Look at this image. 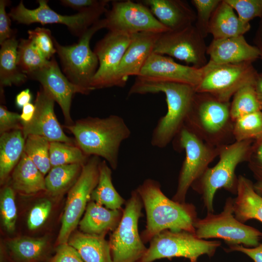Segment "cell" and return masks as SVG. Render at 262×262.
Returning <instances> with one entry per match:
<instances>
[{
	"label": "cell",
	"mask_w": 262,
	"mask_h": 262,
	"mask_svg": "<svg viewBox=\"0 0 262 262\" xmlns=\"http://www.w3.org/2000/svg\"><path fill=\"white\" fill-rule=\"evenodd\" d=\"M104 19L106 28L111 32L133 34L169 31L139 1H113L112 8L105 13Z\"/></svg>",
	"instance_id": "cell-15"
},
{
	"label": "cell",
	"mask_w": 262,
	"mask_h": 262,
	"mask_svg": "<svg viewBox=\"0 0 262 262\" xmlns=\"http://www.w3.org/2000/svg\"><path fill=\"white\" fill-rule=\"evenodd\" d=\"M160 92L165 96L167 110L153 131L151 144L154 147L164 148L184 125L196 92L195 87L188 84L137 76L128 96Z\"/></svg>",
	"instance_id": "cell-1"
},
{
	"label": "cell",
	"mask_w": 262,
	"mask_h": 262,
	"mask_svg": "<svg viewBox=\"0 0 262 262\" xmlns=\"http://www.w3.org/2000/svg\"><path fill=\"white\" fill-rule=\"evenodd\" d=\"M61 3L65 6L84 12L101 7L107 6L111 0H61Z\"/></svg>",
	"instance_id": "cell-47"
},
{
	"label": "cell",
	"mask_w": 262,
	"mask_h": 262,
	"mask_svg": "<svg viewBox=\"0 0 262 262\" xmlns=\"http://www.w3.org/2000/svg\"><path fill=\"white\" fill-rule=\"evenodd\" d=\"M254 43L255 46L260 52V58L262 59V20L259 23V26L256 32Z\"/></svg>",
	"instance_id": "cell-51"
},
{
	"label": "cell",
	"mask_w": 262,
	"mask_h": 262,
	"mask_svg": "<svg viewBox=\"0 0 262 262\" xmlns=\"http://www.w3.org/2000/svg\"><path fill=\"white\" fill-rule=\"evenodd\" d=\"M19 41L15 35L0 44V88L24 83L28 76L23 73L17 65V48Z\"/></svg>",
	"instance_id": "cell-29"
},
{
	"label": "cell",
	"mask_w": 262,
	"mask_h": 262,
	"mask_svg": "<svg viewBox=\"0 0 262 262\" xmlns=\"http://www.w3.org/2000/svg\"><path fill=\"white\" fill-rule=\"evenodd\" d=\"M0 210L3 226L7 231L13 232L17 219V209L15 190L10 185L5 186L1 191Z\"/></svg>",
	"instance_id": "cell-38"
},
{
	"label": "cell",
	"mask_w": 262,
	"mask_h": 262,
	"mask_svg": "<svg viewBox=\"0 0 262 262\" xmlns=\"http://www.w3.org/2000/svg\"><path fill=\"white\" fill-rule=\"evenodd\" d=\"M45 176L24 152L12 172L11 186L26 195L46 191Z\"/></svg>",
	"instance_id": "cell-26"
},
{
	"label": "cell",
	"mask_w": 262,
	"mask_h": 262,
	"mask_svg": "<svg viewBox=\"0 0 262 262\" xmlns=\"http://www.w3.org/2000/svg\"><path fill=\"white\" fill-rule=\"evenodd\" d=\"M221 245L220 241L200 239L195 233L187 231L165 230L150 240L149 247L137 262H152L174 257H183L190 262H197L201 255L213 257Z\"/></svg>",
	"instance_id": "cell-9"
},
{
	"label": "cell",
	"mask_w": 262,
	"mask_h": 262,
	"mask_svg": "<svg viewBox=\"0 0 262 262\" xmlns=\"http://www.w3.org/2000/svg\"><path fill=\"white\" fill-rule=\"evenodd\" d=\"M89 157L76 145L61 142H50L49 159L52 167L69 164L84 165Z\"/></svg>",
	"instance_id": "cell-36"
},
{
	"label": "cell",
	"mask_w": 262,
	"mask_h": 262,
	"mask_svg": "<svg viewBox=\"0 0 262 262\" xmlns=\"http://www.w3.org/2000/svg\"><path fill=\"white\" fill-rule=\"evenodd\" d=\"M49 262H84L77 250L68 243L59 244Z\"/></svg>",
	"instance_id": "cell-45"
},
{
	"label": "cell",
	"mask_w": 262,
	"mask_h": 262,
	"mask_svg": "<svg viewBox=\"0 0 262 262\" xmlns=\"http://www.w3.org/2000/svg\"><path fill=\"white\" fill-rule=\"evenodd\" d=\"M132 38V34L109 31L97 43L94 52L99 66L91 83L93 90L117 86L118 68Z\"/></svg>",
	"instance_id": "cell-16"
},
{
	"label": "cell",
	"mask_w": 262,
	"mask_h": 262,
	"mask_svg": "<svg viewBox=\"0 0 262 262\" xmlns=\"http://www.w3.org/2000/svg\"><path fill=\"white\" fill-rule=\"evenodd\" d=\"M112 173L108 163L105 160L100 161L98 182L92 193L91 199L109 209H121L125 201L113 185Z\"/></svg>",
	"instance_id": "cell-30"
},
{
	"label": "cell",
	"mask_w": 262,
	"mask_h": 262,
	"mask_svg": "<svg viewBox=\"0 0 262 262\" xmlns=\"http://www.w3.org/2000/svg\"><path fill=\"white\" fill-rule=\"evenodd\" d=\"M46 238H17L8 243L13 257L18 262H35L43 256L47 247Z\"/></svg>",
	"instance_id": "cell-32"
},
{
	"label": "cell",
	"mask_w": 262,
	"mask_h": 262,
	"mask_svg": "<svg viewBox=\"0 0 262 262\" xmlns=\"http://www.w3.org/2000/svg\"><path fill=\"white\" fill-rule=\"evenodd\" d=\"M225 250L226 252H241L250 258L253 262H262V243L253 247H247L243 245L229 246Z\"/></svg>",
	"instance_id": "cell-48"
},
{
	"label": "cell",
	"mask_w": 262,
	"mask_h": 262,
	"mask_svg": "<svg viewBox=\"0 0 262 262\" xmlns=\"http://www.w3.org/2000/svg\"><path fill=\"white\" fill-rule=\"evenodd\" d=\"M50 142L46 138L37 135H29L25 139L24 152L44 176L51 168L49 159Z\"/></svg>",
	"instance_id": "cell-35"
},
{
	"label": "cell",
	"mask_w": 262,
	"mask_h": 262,
	"mask_svg": "<svg viewBox=\"0 0 262 262\" xmlns=\"http://www.w3.org/2000/svg\"><path fill=\"white\" fill-rule=\"evenodd\" d=\"M255 191L260 195L262 196V181H257L254 183Z\"/></svg>",
	"instance_id": "cell-53"
},
{
	"label": "cell",
	"mask_w": 262,
	"mask_h": 262,
	"mask_svg": "<svg viewBox=\"0 0 262 262\" xmlns=\"http://www.w3.org/2000/svg\"><path fill=\"white\" fill-rule=\"evenodd\" d=\"M55 101L49 91L41 86L34 101L35 112L32 119L22 123V131L25 139L29 135L43 136L50 142H61L76 145L74 139L67 136L63 131L55 115Z\"/></svg>",
	"instance_id": "cell-17"
},
{
	"label": "cell",
	"mask_w": 262,
	"mask_h": 262,
	"mask_svg": "<svg viewBox=\"0 0 262 262\" xmlns=\"http://www.w3.org/2000/svg\"><path fill=\"white\" fill-rule=\"evenodd\" d=\"M207 46L204 38L194 24L182 29L161 33L157 39L153 52L166 54L193 66L201 68L207 62Z\"/></svg>",
	"instance_id": "cell-14"
},
{
	"label": "cell",
	"mask_w": 262,
	"mask_h": 262,
	"mask_svg": "<svg viewBox=\"0 0 262 262\" xmlns=\"http://www.w3.org/2000/svg\"><path fill=\"white\" fill-rule=\"evenodd\" d=\"M123 209L111 210L95 201L88 203L83 216L79 225L84 233L105 235L109 231H113L119 224Z\"/></svg>",
	"instance_id": "cell-23"
},
{
	"label": "cell",
	"mask_w": 262,
	"mask_h": 262,
	"mask_svg": "<svg viewBox=\"0 0 262 262\" xmlns=\"http://www.w3.org/2000/svg\"><path fill=\"white\" fill-rule=\"evenodd\" d=\"M262 110V104L257 96L254 84L247 85L240 89L233 95L230 102V114L233 122Z\"/></svg>",
	"instance_id": "cell-33"
},
{
	"label": "cell",
	"mask_w": 262,
	"mask_h": 262,
	"mask_svg": "<svg viewBox=\"0 0 262 262\" xmlns=\"http://www.w3.org/2000/svg\"><path fill=\"white\" fill-rule=\"evenodd\" d=\"M161 33L142 32L132 34L117 72V87H124L129 76H139L145 62L153 52L155 44Z\"/></svg>",
	"instance_id": "cell-20"
},
{
	"label": "cell",
	"mask_w": 262,
	"mask_h": 262,
	"mask_svg": "<svg viewBox=\"0 0 262 262\" xmlns=\"http://www.w3.org/2000/svg\"><path fill=\"white\" fill-rule=\"evenodd\" d=\"M37 8L29 9L25 7L23 1L13 7L9 15L19 23L30 25L34 23L61 24L66 25L74 35L80 37L89 27L99 20L106 13V6L84 11L70 15H62L51 9L46 0H38Z\"/></svg>",
	"instance_id": "cell-13"
},
{
	"label": "cell",
	"mask_w": 262,
	"mask_h": 262,
	"mask_svg": "<svg viewBox=\"0 0 262 262\" xmlns=\"http://www.w3.org/2000/svg\"><path fill=\"white\" fill-rule=\"evenodd\" d=\"M254 88L257 96L262 104V73H258L254 83Z\"/></svg>",
	"instance_id": "cell-52"
},
{
	"label": "cell",
	"mask_w": 262,
	"mask_h": 262,
	"mask_svg": "<svg viewBox=\"0 0 262 262\" xmlns=\"http://www.w3.org/2000/svg\"><path fill=\"white\" fill-rule=\"evenodd\" d=\"M247 162L254 178L262 181V137L254 141Z\"/></svg>",
	"instance_id": "cell-43"
},
{
	"label": "cell",
	"mask_w": 262,
	"mask_h": 262,
	"mask_svg": "<svg viewBox=\"0 0 262 262\" xmlns=\"http://www.w3.org/2000/svg\"><path fill=\"white\" fill-rule=\"evenodd\" d=\"M100 162L99 157H90L70 188L57 239L59 244L67 243L72 232L79 225L91 199L92 193L98 184Z\"/></svg>",
	"instance_id": "cell-12"
},
{
	"label": "cell",
	"mask_w": 262,
	"mask_h": 262,
	"mask_svg": "<svg viewBox=\"0 0 262 262\" xmlns=\"http://www.w3.org/2000/svg\"><path fill=\"white\" fill-rule=\"evenodd\" d=\"M233 135L235 141L257 140L262 137V111L254 112L234 122Z\"/></svg>",
	"instance_id": "cell-37"
},
{
	"label": "cell",
	"mask_w": 262,
	"mask_h": 262,
	"mask_svg": "<svg viewBox=\"0 0 262 262\" xmlns=\"http://www.w3.org/2000/svg\"><path fill=\"white\" fill-rule=\"evenodd\" d=\"M221 0H192L191 1L196 11V20L194 25L204 38L209 34V25L212 15Z\"/></svg>",
	"instance_id": "cell-39"
},
{
	"label": "cell",
	"mask_w": 262,
	"mask_h": 262,
	"mask_svg": "<svg viewBox=\"0 0 262 262\" xmlns=\"http://www.w3.org/2000/svg\"><path fill=\"white\" fill-rule=\"evenodd\" d=\"M250 29V23L241 21L234 9L225 0H221L212 15L208 33L213 39H222L244 35Z\"/></svg>",
	"instance_id": "cell-25"
},
{
	"label": "cell",
	"mask_w": 262,
	"mask_h": 262,
	"mask_svg": "<svg viewBox=\"0 0 262 262\" xmlns=\"http://www.w3.org/2000/svg\"><path fill=\"white\" fill-rule=\"evenodd\" d=\"M83 165L75 164L52 167L45 177L47 193L56 196L71 188L79 177Z\"/></svg>",
	"instance_id": "cell-31"
},
{
	"label": "cell",
	"mask_w": 262,
	"mask_h": 262,
	"mask_svg": "<svg viewBox=\"0 0 262 262\" xmlns=\"http://www.w3.org/2000/svg\"><path fill=\"white\" fill-rule=\"evenodd\" d=\"M238 179L236 196L233 198L235 218L243 223L251 219L262 223V196L255 191L249 179L242 175Z\"/></svg>",
	"instance_id": "cell-24"
},
{
	"label": "cell",
	"mask_w": 262,
	"mask_h": 262,
	"mask_svg": "<svg viewBox=\"0 0 262 262\" xmlns=\"http://www.w3.org/2000/svg\"><path fill=\"white\" fill-rule=\"evenodd\" d=\"M245 23L256 17H262V0H225Z\"/></svg>",
	"instance_id": "cell-41"
},
{
	"label": "cell",
	"mask_w": 262,
	"mask_h": 262,
	"mask_svg": "<svg viewBox=\"0 0 262 262\" xmlns=\"http://www.w3.org/2000/svg\"><path fill=\"white\" fill-rule=\"evenodd\" d=\"M51 203L48 199L35 205L31 210L27 219L28 228L34 230L41 227L49 217L51 209Z\"/></svg>",
	"instance_id": "cell-42"
},
{
	"label": "cell",
	"mask_w": 262,
	"mask_h": 262,
	"mask_svg": "<svg viewBox=\"0 0 262 262\" xmlns=\"http://www.w3.org/2000/svg\"><path fill=\"white\" fill-rule=\"evenodd\" d=\"M20 115L21 123L30 122L33 118L35 110L34 104L29 103L24 105Z\"/></svg>",
	"instance_id": "cell-50"
},
{
	"label": "cell",
	"mask_w": 262,
	"mask_h": 262,
	"mask_svg": "<svg viewBox=\"0 0 262 262\" xmlns=\"http://www.w3.org/2000/svg\"><path fill=\"white\" fill-rule=\"evenodd\" d=\"M9 2L8 0H0V44L15 35L11 28L10 17L6 11Z\"/></svg>",
	"instance_id": "cell-46"
},
{
	"label": "cell",
	"mask_w": 262,
	"mask_h": 262,
	"mask_svg": "<svg viewBox=\"0 0 262 262\" xmlns=\"http://www.w3.org/2000/svg\"><path fill=\"white\" fill-rule=\"evenodd\" d=\"M257 74L252 62L216 65L209 61L202 80L195 88V91L208 94L222 101L229 102L240 89L254 84Z\"/></svg>",
	"instance_id": "cell-11"
},
{
	"label": "cell",
	"mask_w": 262,
	"mask_h": 262,
	"mask_svg": "<svg viewBox=\"0 0 262 262\" xmlns=\"http://www.w3.org/2000/svg\"><path fill=\"white\" fill-rule=\"evenodd\" d=\"M136 190L146 213V227L141 236L144 242L150 241L165 230L195 233L194 223L197 213L194 205L168 198L162 192L159 183L152 179L146 180Z\"/></svg>",
	"instance_id": "cell-2"
},
{
	"label": "cell",
	"mask_w": 262,
	"mask_h": 262,
	"mask_svg": "<svg viewBox=\"0 0 262 262\" xmlns=\"http://www.w3.org/2000/svg\"><path fill=\"white\" fill-rule=\"evenodd\" d=\"M32 97L29 89L27 88L21 91L16 97V104L18 108L23 107L30 103Z\"/></svg>",
	"instance_id": "cell-49"
},
{
	"label": "cell",
	"mask_w": 262,
	"mask_h": 262,
	"mask_svg": "<svg viewBox=\"0 0 262 262\" xmlns=\"http://www.w3.org/2000/svg\"><path fill=\"white\" fill-rule=\"evenodd\" d=\"M172 142L176 150L185 151V157L180 172L176 192L172 199L184 203L189 189L218 156L220 147H215L205 143L185 125Z\"/></svg>",
	"instance_id": "cell-6"
},
{
	"label": "cell",
	"mask_w": 262,
	"mask_h": 262,
	"mask_svg": "<svg viewBox=\"0 0 262 262\" xmlns=\"http://www.w3.org/2000/svg\"><path fill=\"white\" fill-rule=\"evenodd\" d=\"M67 243L74 247L84 262H113L109 242L104 235L77 232Z\"/></svg>",
	"instance_id": "cell-27"
},
{
	"label": "cell",
	"mask_w": 262,
	"mask_h": 262,
	"mask_svg": "<svg viewBox=\"0 0 262 262\" xmlns=\"http://www.w3.org/2000/svg\"><path fill=\"white\" fill-rule=\"evenodd\" d=\"M28 39L39 50L42 55L49 60L56 52L53 37L49 29L37 27L28 31Z\"/></svg>",
	"instance_id": "cell-40"
},
{
	"label": "cell",
	"mask_w": 262,
	"mask_h": 262,
	"mask_svg": "<svg viewBox=\"0 0 262 262\" xmlns=\"http://www.w3.org/2000/svg\"><path fill=\"white\" fill-rule=\"evenodd\" d=\"M154 16L169 30L174 31L194 24L196 13L181 0H142Z\"/></svg>",
	"instance_id": "cell-22"
},
{
	"label": "cell",
	"mask_w": 262,
	"mask_h": 262,
	"mask_svg": "<svg viewBox=\"0 0 262 262\" xmlns=\"http://www.w3.org/2000/svg\"><path fill=\"white\" fill-rule=\"evenodd\" d=\"M64 127L73 134L76 145L85 155L103 158L114 170L118 165L121 144L131 134L123 118L115 115L87 117Z\"/></svg>",
	"instance_id": "cell-3"
},
{
	"label": "cell",
	"mask_w": 262,
	"mask_h": 262,
	"mask_svg": "<svg viewBox=\"0 0 262 262\" xmlns=\"http://www.w3.org/2000/svg\"><path fill=\"white\" fill-rule=\"evenodd\" d=\"M29 77L39 82L51 94L62 110L66 125L73 124L70 108L73 95H87L90 92L70 82L62 72L53 57L46 66Z\"/></svg>",
	"instance_id": "cell-18"
},
{
	"label": "cell",
	"mask_w": 262,
	"mask_h": 262,
	"mask_svg": "<svg viewBox=\"0 0 262 262\" xmlns=\"http://www.w3.org/2000/svg\"><path fill=\"white\" fill-rule=\"evenodd\" d=\"M25 139L22 130L0 134V182L4 184L19 162L24 152Z\"/></svg>",
	"instance_id": "cell-28"
},
{
	"label": "cell",
	"mask_w": 262,
	"mask_h": 262,
	"mask_svg": "<svg viewBox=\"0 0 262 262\" xmlns=\"http://www.w3.org/2000/svg\"><path fill=\"white\" fill-rule=\"evenodd\" d=\"M49 61L30 39H20L17 48V65L28 77L43 68Z\"/></svg>",
	"instance_id": "cell-34"
},
{
	"label": "cell",
	"mask_w": 262,
	"mask_h": 262,
	"mask_svg": "<svg viewBox=\"0 0 262 262\" xmlns=\"http://www.w3.org/2000/svg\"><path fill=\"white\" fill-rule=\"evenodd\" d=\"M206 70V65L201 68L183 65L176 63L170 57L152 52L138 76L186 84L195 88Z\"/></svg>",
	"instance_id": "cell-19"
},
{
	"label": "cell",
	"mask_w": 262,
	"mask_h": 262,
	"mask_svg": "<svg viewBox=\"0 0 262 262\" xmlns=\"http://www.w3.org/2000/svg\"><path fill=\"white\" fill-rule=\"evenodd\" d=\"M196 235L200 239L219 238L229 246L243 245L253 247L260 244L262 232L238 221L235 217L233 198H227L223 211L218 213H207L203 218L194 223Z\"/></svg>",
	"instance_id": "cell-7"
},
{
	"label": "cell",
	"mask_w": 262,
	"mask_h": 262,
	"mask_svg": "<svg viewBox=\"0 0 262 262\" xmlns=\"http://www.w3.org/2000/svg\"><path fill=\"white\" fill-rule=\"evenodd\" d=\"M20 115L7 110L3 105L0 106V134L15 130H22Z\"/></svg>",
	"instance_id": "cell-44"
},
{
	"label": "cell",
	"mask_w": 262,
	"mask_h": 262,
	"mask_svg": "<svg viewBox=\"0 0 262 262\" xmlns=\"http://www.w3.org/2000/svg\"><path fill=\"white\" fill-rule=\"evenodd\" d=\"M230 102L206 93H196L184 125L210 145L220 147L234 142Z\"/></svg>",
	"instance_id": "cell-4"
},
{
	"label": "cell",
	"mask_w": 262,
	"mask_h": 262,
	"mask_svg": "<svg viewBox=\"0 0 262 262\" xmlns=\"http://www.w3.org/2000/svg\"><path fill=\"white\" fill-rule=\"evenodd\" d=\"M106 28L105 19H99L80 37L77 43L69 46L60 44L53 37L54 47L65 75L72 83L90 92V85L98 65L97 56L90 47V41L98 30Z\"/></svg>",
	"instance_id": "cell-8"
},
{
	"label": "cell",
	"mask_w": 262,
	"mask_h": 262,
	"mask_svg": "<svg viewBox=\"0 0 262 262\" xmlns=\"http://www.w3.org/2000/svg\"><path fill=\"white\" fill-rule=\"evenodd\" d=\"M254 141H235L220 147L218 163L209 167L192 184L191 188L201 196L207 213L214 212L213 199L218 189L236 195L238 179L235 169L239 164L247 162Z\"/></svg>",
	"instance_id": "cell-5"
},
{
	"label": "cell",
	"mask_w": 262,
	"mask_h": 262,
	"mask_svg": "<svg viewBox=\"0 0 262 262\" xmlns=\"http://www.w3.org/2000/svg\"><path fill=\"white\" fill-rule=\"evenodd\" d=\"M206 53L210 56L209 61L216 65L253 62L260 58L258 49L248 43L244 35L213 39Z\"/></svg>",
	"instance_id": "cell-21"
},
{
	"label": "cell",
	"mask_w": 262,
	"mask_h": 262,
	"mask_svg": "<svg viewBox=\"0 0 262 262\" xmlns=\"http://www.w3.org/2000/svg\"><path fill=\"white\" fill-rule=\"evenodd\" d=\"M143 204L135 190L125 203L121 220L111 235L109 244L113 262H137L147 248L138 231Z\"/></svg>",
	"instance_id": "cell-10"
}]
</instances>
